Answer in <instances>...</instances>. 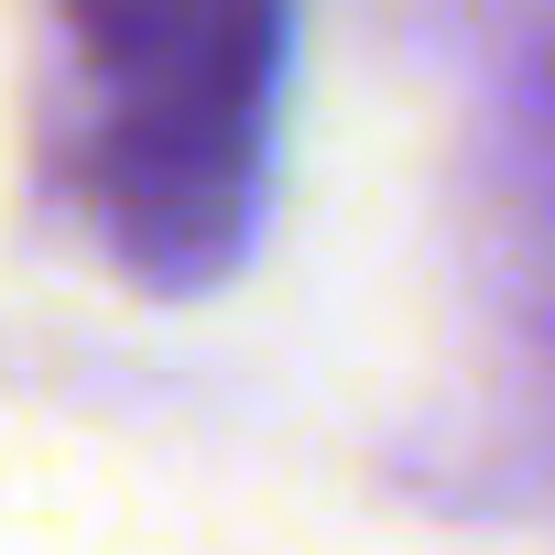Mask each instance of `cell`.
<instances>
[{
    "instance_id": "cell-1",
    "label": "cell",
    "mask_w": 555,
    "mask_h": 555,
    "mask_svg": "<svg viewBox=\"0 0 555 555\" xmlns=\"http://www.w3.org/2000/svg\"><path fill=\"white\" fill-rule=\"evenodd\" d=\"M66 23L109 88V153H99L109 229L153 261L218 272L261 164L284 0H66Z\"/></svg>"
}]
</instances>
